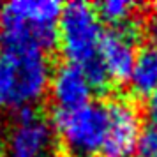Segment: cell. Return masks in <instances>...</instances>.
Here are the masks:
<instances>
[{"mask_svg":"<svg viewBox=\"0 0 157 157\" xmlns=\"http://www.w3.org/2000/svg\"><path fill=\"white\" fill-rule=\"evenodd\" d=\"M62 4L57 0H14L2 7L0 43L6 53H46L58 43V18Z\"/></svg>","mask_w":157,"mask_h":157,"instance_id":"obj_1","label":"cell"},{"mask_svg":"<svg viewBox=\"0 0 157 157\" xmlns=\"http://www.w3.org/2000/svg\"><path fill=\"white\" fill-rule=\"evenodd\" d=\"M0 157H4V155H2V148H0Z\"/></svg>","mask_w":157,"mask_h":157,"instance_id":"obj_16","label":"cell"},{"mask_svg":"<svg viewBox=\"0 0 157 157\" xmlns=\"http://www.w3.org/2000/svg\"><path fill=\"white\" fill-rule=\"evenodd\" d=\"M136 154L138 157H157V122H150L141 127Z\"/></svg>","mask_w":157,"mask_h":157,"instance_id":"obj_12","label":"cell"},{"mask_svg":"<svg viewBox=\"0 0 157 157\" xmlns=\"http://www.w3.org/2000/svg\"><path fill=\"white\" fill-rule=\"evenodd\" d=\"M50 95L55 109H76L90 102L92 86L86 79L83 69L76 64L65 62L51 72Z\"/></svg>","mask_w":157,"mask_h":157,"instance_id":"obj_8","label":"cell"},{"mask_svg":"<svg viewBox=\"0 0 157 157\" xmlns=\"http://www.w3.org/2000/svg\"><path fill=\"white\" fill-rule=\"evenodd\" d=\"M0 21H2V6H0Z\"/></svg>","mask_w":157,"mask_h":157,"instance_id":"obj_14","label":"cell"},{"mask_svg":"<svg viewBox=\"0 0 157 157\" xmlns=\"http://www.w3.org/2000/svg\"><path fill=\"white\" fill-rule=\"evenodd\" d=\"M138 39H140V29L132 21L122 27H113L102 34L99 44V57L111 81L125 83L129 79L138 53L136 51Z\"/></svg>","mask_w":157,"mask_h":157,"instance_id":"obj_7","label":"cell"},{"mask_svg":"<svg viewBox=\"0 0 157 157\" xmlns=\"http://www.w3.org/2000/svg\"><path fill=\"white\" fill-rule=\"evenodd\" d=\"M108 129L101 157H131L136 152L141 132V117L136 106L127 99L106 102Z\"/></svg>","mask_w":157,"mask_h":157,"instance_id":"obj_6","label":"cell"},{"mask_svg":"<svg viewBox=\"0 0 157 157\" xmlns=\"http://www.w3.org/2000/svg\"><path fill=\"white\" fill-rule=\"evenodd\" d=\"M51 124L67 157L101 155L108 129L104 102L90 101L76 109H55Z\"/></svg>","mask_w":157,"mask_h":157,"instance_id":"obj_3","label":"cell"},{"mask_svg":"<svg viewBox=\"0 0 157 157\" xmlns=\"http://www.w3.org/2000/svg\"><path fill=\"white\" fill-rule=\"evenodd\" d=\"M51 65L44 53H6L0 57V111L34 106L50 88Z\"/></svg>","mask_w":157,"mask_h":157,"instance_id":"obj_2","label":"cell"},{"mask_svg":"<svg viewBox=\"0 0 157 157\" xmlns=\"http://www.w3.org/2000/svg\"><path fill=\"white\" fill-rule=\"evenodd\" d=\"M94 7L101 23L104 21L111 27H122L131 21L136 6L129 0H104Z\"/></svg>","mask_w":157,"mask_h":157,"instance_id":"obj_10","label":"cell"},{"mask_svg":"<svg viewBox=\"0 0 157 157\" xmlns=\"http://www.w3.org/2000/svg\"><path fill=\"white\" fill-rule=\"evenodd\" d=\"M147 113L152 122H157V88L147 97Z\"/></svg>","mask_w":157,"mask_h":157,"instance_id":"obj_13","label":"cell"},{"mask_svg":"<svg viewBox=\"0 0 157 157\" xmlns=\"http://www.w3.org/2000/svg\"><path fill=\"white\" fill-rule=\"evenodd\" d=\"M81 69H83V72H85V76H86V79H88L90 86H92V90L106 92L108 88H109L111 78H109V74H108V71H106V67H104V64H102L101 57L94 58L92 62L85 64Z\"/></svg>","mask_w":157,"mask_h":157,"instance_id":"obj_11","label":"cell"},{"mask_svg":"<svg viewBox=\"0 0 157 157\" xmlns=\"http://www.w3.org/2000/svg\"><path fill=\"white\" fill-rule=\"evenodd\" d=\"M154 9H157V2H155V4H154Z\"/></svg>","mask_w":157,"mask_h":157,"instance_id":"obj_15","label":"cell"},{"mask_svg":"<svg viewBox=\"0 0 157 157\" xmlns=\"http://www.w3.org/2000/svg\"><path fill=\"white\" fill-rule=\"evenodd\" d=\"M127 81L132 94L141 99H147L157 88V43H148L136 53Z\"/></svg>","mask_w":157,"mask_h":157,"instance_id":"obj_9","label":"cell"},{"mask_svg":"<svg viewBox=\"0 0 157 157\" xmlns=\"http://www.w3.org/2000/svg\"><path fill=\"white\" fill-rule=\"evenodd\" d=\"M57 32L60 50L67 62L83 67L99 57L104 30L94 6L86 2H69L62 6Z\"/></svg>","mask_w":157,"mask_h":157,"instance_id":"obj_4","label":"cell"},{"mask_svg":"<svg viewBox=\"0 0 157 157\" xmlns=\"http://www.w3.org/2000/svg\"><path fill=\"white\" fill-rule=\"evenodd\" d=\"M4 157H58V136L34 106L20 108L4 138Z\"/></svg>","mask_w":157,"mask_h":157,"instance_id":"obj_5","label":"cell"}]
</instances>
